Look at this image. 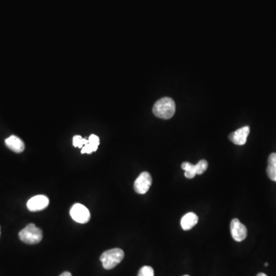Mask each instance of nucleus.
<instances>
[{
  "label": "nucleus",
  "instance_id": "obj_3",
  "mask_svg": "<svg viewBox=\"0 0 276 276\" xmlns=\"http://www.w3.org/2000/svg\"><path fill=\"white\" fill-rule=\"evenodd\" d=\"M19 237L21 241L25 243L34 245V244L39 243L42 240L43 235L39 228L31 223L19 232Z\"/></svg>",
  "mask_w": 276,
  "mask_h": 276
},
{
  "label": "nucleus",
  "instance_id": "obj_7",
  "mask_svg": "<svg viewBox=\"0 0 276 276\" xmlns=\"http://www.w3.org/2000/svg\"><path fill=\"white\" fill-rule=\"evenodd\" d=\"M230 231H231L232 237L235 241H243L247 237L246 227L238 219H233L231 221Z\"/></svg>",
  "mask_w": 276,
  "mask_h": 276
},
{
  "label": "nucleus",
  "instance_id": "obj_12",
  "mask_svg": "<svg viewBox=\"0 0 276 276\" xmlns=\"http://www.w3.org/2000/svg\"><path fill=\"white\" fill-rule=\"evenodd\" d=\"M100 140L99 138L95 135H92L88 138V142L81 148V154H92V152L96 151L99 147Z\"/></svg>",
  "mask_w": 276,
  "mask_h": 276
},
{
  "label": "nucleus",
  "instance_id": "obj_4",
  "mask_svg": "<svg viewBox=\"0 0 276 276\" xmlns=\"http://www.w3.org/2000/svg\"><path fill=\"white\" fill-rule=\"evenodd\" d=\"M182 169L185 171V176L187 179H193L196 175L203 174L208 168V162L206 160H201L196 165L189 162H184L182 164Z\"/></svg>",
  "mask_w": 276,
  "mask_h": 276
},
{
  "label": "nucleus",
  "instance_id": "obj_13",
  "mask_svg": "<svg viewBox=\"0 0 276 276\" xmlns=\"http://www.w3.org/2000/svg\"><path fill=\"white\" fill-rule=\"evenodd\" d=\"M266 172L269 179L276 183V153H272L269 155Z\"/></svg>",
  "mask_w": 276,
  "mask_h": 276
},
{
  "label": "nucleus",
  "instance_id": "obj_1",
  "mask_svg": "<svg viewBox=\"0 0 276 276\" xmlns=\"http://www.w3.org/2000/svg\"><path fill=\"white\" fill-rule=\"evenodd\" d=\"M176 104L174 101L169 97L162 98L154 104L153 113L156 117L161 119H170L174 115Z\"/></svg>",
  "mask_w": 276,
  "mask_h": 276
},
{
  "label": "nucleus",
  "instance_id": "obj_20",
  "mask_svg": "<svg viewBox=\"0 0 276 276\" xmlns=\"http://www.w3.org/2000/svg\"><path fill=\"white\" fill-rule=\"evenodd\" d=\"M0 233H1V232H0Z\"/></svg>",
  "mask_w": 276,
  "mask_h": 276
},
{
  "label": "nucleus",
  "instance_id": "obj_5",
  "mask_svg": "<svg viewBox=\"0 0 276 276\" xmlns=\"http://www.w3.org/2000/svg\"><path fill=\"white\" fill-rule=\"evenodd\" d=\"M70 216L77 223L85 224L91 219L89 210L82 204H76L70 210Z\"/></svg>",
  "mask_w": 276,
  "mask_h": 276
},
{
  "label": "nucleus",
  "instance_id": "obj_15",
  "mask_svg": "<svg viewBox=\"0 0 276 276\" xmlns=\"http://www.w3.org/2000/svg\"><path fill=\"white\" fill-rule=\"evenodd\" d=\"M138 276H154V271L150 266H143L138 273Z\"/></svg>",
  "mask_w": 276,
  "mask_h": 276
},
{
  "label": "nucleus",
  "instance_id": "obj_9",
  "mask_svg": "<svg viewBox=\"0 0 276 276\" xmlns=\"http://www.w3.org/2000/svg\"><path fill=\"white\" fill-rule=\"evenodd\" d=\"M249 132H250L249 127H242V128H240V129L237 130L233 133L230 134L229 138L235 144L242 146V145L245 144V143H246L247 138L249 135Z\"/></svg>",
  "mask_w": 276,
  "mask_h": 276
},
{
  "label": "nucleus",
  "instance_id": "obj_17",
  "mask_svg": "<svg viewBox=\"0 0 276 276\" xmlns=\"http://www.w3.org/2000/svg\"><path fill=\"white\" fill-rule=\"evenodd\" d=\"M266 276V274H264V273H259V274H258L257 276Z\"/></svg>",
  "mask_w": 276,
  "mask_h": 276
},
{
  "label": "nucleus",
  "instance_id": "obj_14",
  "mask_svg": "<svg viewBox=\"0 0 276 276\" xmlns=\"http://www.w3.org/2000/svg\"><path fill=\"white\" fill-rule=\"evenodd\" d=\"M88 140L86 139H84V138H81L80 135H76L73 138V145L74 147H79V148H82L84 147V145L88 143Z\"/></svg>",
  "mask_w": 276,
  "mask_h": 276
},
{
  "label": "nucleus",
  "instance_id": "obj_16",
  "mask_svg": "<svg viewBox=\"0 0 276 276\" xmlns=\"http://www.w3.org/2000/svg\"><path fill=\"white\" fill-rule=\"evenodd\" d=\"M60 276H71V274L69 272H65Z\"/></svg>",
  "mask_w": 276,
  "mask_h": 276
},
{
  "label": "nucleus",
  "instance_id": "obj_11",
  "mask_svg": "<svg viewBox=\"0 0 276 276\" xmlns=\"http://www.w3.org/2000/svg\"><path fill=\"white\" fill-rule=\"evenodd\" d=\"M198 216L194 212H188L183 216L180 221L182 229L183 230H190L198 223Z\"/></svg>",
  "mask_w": 276,
  "mask_h": 276
},
{
  "label": "nucleus",
  "instance_id": "obj_10",
  "mask_svg": "<svg viewBox=\"0 0 276 276\" xmlns=\"http://www.w3.org/2000/svg\"><path fill=\"white\" fill-rule=\"evenodd\" d=\"M5 143L8 148L10 149L12 151L16 152V153H22V152L24 151V143H23V140H21L20 138L15 136V135H12V136L5 139Z\"/></svg>",
  "mask_w": 276,
  "mask_h": 276
},
{
  "label": "nucleus",
  "instance_id": "obj_18",
  "mask_svg": "<svg viewBox=\"0 0 276 276\" xmlns=\"http://www.w3.org/2000/svg\"><path fill=\"white\" fill-rule=\"evenodd\" d=\"M268 266H269V264H268V262H266V263H265V266H266V267H267Z\"/></svg>",
  "mask_w": 276,
  "mask_h": 276
},
{
  "label": "nucleus",
  "instance_id": "obj_2",
  "mask_svg": "<svg viewBox=\"0 0 276 276\" xmlns=\"http://www.w3.org/2000/svg\"><path fill=\"white\" fill-rule=\"evenodd\" d=\"M124 258V251L121 248H116L103 252L101 255L100 261L102 262L104 269L110 270L119 264Z\"/></svg>",
  "mask_w": 276,
  "mask_h": 276
},
{
  "label": "nucleus",
  "instance_id": "obj_8",
  "mask_svg": "<svg viewBox=\"0 0 276 276\" xmlns=\"http://www.w3.org/2000/svg\"><path fill=\"white\" fill-rule=\"evenodd\" d=\"M49 205V200L44 195L34 196L27 203V208L31 212L43 210Z\"/></svg>",
  "mask_w": 276,
  "mask_h": 276
},
{
  "label": "nucleus",
  "instance_id": "obj_19",
  "mask_svg": "<svg viewBox=\"0 0 276 276\" xmlns=\"http://www.w3.org/2000/svg\"><path fill=\"white\" fill-rule=\"evenodd\" d=\"M187 276V275H186V276Z\"/></svg>",
  "mask_w": 276,
  "mask_h": 276
},
{
  "label": "nucleus",
  "instance_id": "obj_6",
  "mask_svg": "<svg viewBox=\"0 0 276 276\" xmlns=\"http://www.w3.org/2000/svg\"><path fill=\"white\" fill-rule=\"evenodd\" d=\"M151 184V175L148 172H143L135 180L134 188L136 193L139 194H145L148 191Z\"/></svg>",
  "mask_w": 276,
  "mask_h": 276
}]
</instances>
